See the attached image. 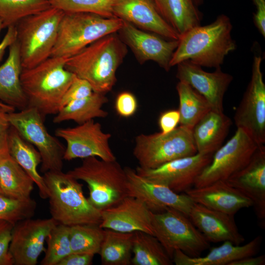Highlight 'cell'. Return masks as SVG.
I'll return each mask as SVG.
<instances>
[{
    "mask_svg": "<svg viewBox=\"0 0 265 265\" xmlns=\"http://www.w3.org/2000/svg\"><path fill=\"white\" fill-rule=\"evenodd\" d=\"M188 217L209 242L228 241L240 245L245 240L238 230L233 215L194 203Z\"/></svg>",
    "mask_w": 265,
    "mask_h": 265,
    "instance_id": "cell-22",
    "label": "cell"
},
{
    "mask_svg": "<svg viewBox=\"0 0 265 265\" xmlns=\"http://www.w3.org/2000/svg\"><path fill=\"white\" fill-rule=\"evenodd\" d=\"M123 21L89 13H65L51 56L69 58L96 40L117 32Z\"/></svg>",
    "mask_w": 265,
    "mask_h": 265,
    "instance_id": "cell-6",
    "label": "cell"
},
{
    "mask_svg": "<svg viewBox=\"0 0 265 265\" xmlns=\"http://www.w3.org/2000/svg\"><path fill=\"white\" fill-rule=\"evenodd\" d=\"M94 255L89 254L73 253L65 257L57 265H90Z\"/></svg>",
    "mask_w": 265,
    "mask_h": 265,
    "instance_id": "cell-43",
    "label": "cell"
},
{
    "mask_svg": "<svg viewBox=\"0 0 265 265\" xmlns=\"http://www.w3.org/2000/svg\"><path fill=\"white\" fill-rule=\"evenodd\" d=\"M152 223L153 235L171 259L176 250L190 257H198L210 246V242L189 218L175 209L166 208L161 212H152Z\"/></svg>",
    "mask_w": 265,
    "mask_h": 265,
    "instance_id": "cell-9",
    "label": "cell"
},
{
    "mask_svg": "<svg viewBox=\"0 0 265 265\" xmlns=\"http://www.w3.org/2000/svg\"><path fill=\"white\" fill-rule=\"evenodd\" d=\"M261 62V56L255 55L251 80L234 117L237 128L246 132L259 146L265 143V84Z\"/></svg>",
    "mask_w": 265,
    "mask_h": 265,
    "instance_id": "cell-12",
    "label": "cell"
},
{
    "mask_svg": "<svg viewBox=\"0 0 265 265\" xmlns=\"http://www.w3.org/2000/svg\"><path fill=\"white\" fill-rule=\"evenodd\" d=\"M67 173L87 184L88 201L101 211L117 205L128 196L126 174L116 160L88 157Z\"/></svg>",
    "mask_w": 265,
    "mask_h": 265,
    "instance_id": "cell-5",
    "label": "cell"
},
{
    "mask_svg": "<svg viewBox=\"0 0 265 265\" xmlns=\"http://www.w3.org/2000/svg\"><path fill=\"white\" fill-rule=\"evenodd\" d=\"M259 146L246 132L237 128L234 135L213 153L211 162L196 179L194 187L226 181L248 164Z\"/></svg>",
    "mask_w": 265,
    "mask_h": 265,
    "instance_id": "cell-11",
    "label": "cell"
},
{
    "mask_svg": "<svg viewBox=\"0 0 265 265\" xmlns=\"http://www.w3.org/2000/svg\"><path fill=\"white\" fill-rule=\"evenodd\" d=\"M152 212L140 200L130 196L101 211L99 226L123 233L142 231L153 235Z\"/></svg>",
    "mask_w": 265,
    "mask_h": 265,
    "instance_id": "cell-20",
    "label": "cell"
},
{
    "mask_svg": "<svg viewBox=\"0 0 265 265\" xmlns=\"http://www.w3.org/2000/svg\"><path fill=\"white\" fill-rule=\"evenodd\" d=\"M176 90L179 99V124L192 130L211 107L203 96L186 83L179 81Z\"/></svg>",
    "mask_w": 265,
    "mask_h": 265,
    "instance_id": "cell-33",
    "label": "cell"
},
{
    "mask_svg": "<svg viewBox=\"0 0 265 265\" xmlns=\"http://www.w3.org/2000/svg\"><path fill=\"white\" fill-rule=\"evenodd\" d=\"M0 195H3V194L2 193V191H1V188H0Z\"/></svg>",
    "mask_w": 265,
    "mask_h": 265,
    "instance_id": "cell-51",
    "label": "cell"
},
{
    "mask_svg": "<svg viewBox=\"0 0 265 265\" xmlns=\"http://www.w3.org/2000/svg\"><path fill=\"white\" fill-rule=\"evenodd\" d=\"M163 19L181 36L200 25L202 15L194 0H153Z\"/></svg>",
    "mask_w": 265,
    "mask_h": 265,
    "instance_id": "cell-29",
    "label": "cell"
},
{
    "mask_svg": "<svg viewBox=\"0 0 265 265\" xmlns=\"http://www.w3.org/2000/svg\"><path fill=\"white\" fill-rule=\"evenodd\" d=\"M248 197L262 227L265 224V147L259 146L248 164L225 181Z\"/></svg>",
    "mask_w": 265,
    "mask_h": 265,
    "instance_id": "cell-19",
    "label": "cell"
},
{
    "mask_svg": "<svg viewBox=\"0 0 265 265\" xmlns=\"http://www.w3.org/2000/svg\"><path fill=\"white\" fill-rule=\"evenodd\" d=\"M117 33L96 40L66 60L65 68L86 80L93 92L106 94L117 81V69L127 53Z\"/></svg>",
    "mask_w": 265,
    "mask_h": 265,
    "instance_id": "cell-2",
    "label": "cell"
},
{
    "mask_svg": "<svg viewBox=\"0 0 265 265\" xmlns=\"http://www.w3.org/2000/svg\"><path fill=\"white\" fill-rule=\"evenodd\" d=\"M256 6L253 20L256 27L262 35L265 37V0H253Z\"/></svg>",
    "mask_w": 265,
    "mask_h": 265,
    "instance_id": "cell-44",
    "label": "cell"
},
{
    "mask_svg": "<svg viewBox=\"0 0 265 265\" xmlns=\"http://www.w3.org/2000/svg\"><path fill=\"white\" fill-rule=\"evenodd\" d=\"M262 242L261 235L242 245H235L226 241L220 246L212 249L204 257H190L181 250H176L172 260L176 265H229L233 262L256 255L259 251Z\"/></svg>",
    "mask_w": 265,
    "mask_h": 265,
    "instance_id": "cell-24",
    "label": "cell"
},
{
    "mask_svg": "<svg viewBox=\"0 0 265 265\" xmlns=\"http://www.w3.org/2000/svg\"><path fill=\"white\" fill-rule=\"evenodd\" d=\"M177 65L176 77L179 81L187 83L203 96L212 110L223 112L224 94L233 80L232 76L223 72L221 67L213 72H206L189 60Z\"/></svg>",
    "mask_w": 265,
    "mask_h": 265,
    "instance_id": "cell-18",
    "label": "cell"
},
{
    "mask_svg": "<svg viewBox=\"0 0 265 265\" xmlns=\"http://www.w3.org/2000/svg\"><path fill=\"white\" fill-rule=\"evenodd\" d=\"M104 230L99 225L81 224L70 227L72 252L99 254L104 239Z\"/></svg>",
    "mask_w": 265,
    "mask_h": 265,
    "instance_id": "cell-35",
    "label": "cell"
},
{
    "mask_svg": "<svg viewBox=\"0 0 265 265\" xmlns=\"http://www.w3.org/2000/svg\"><path fill=\"white\" fill-rule=\"evenodd\" d=\"M8 49L7 59L0 66V101L20 110L28 104L21 84L23 67L17 40Z\"/></svg>",
    "mask_w": 265,
    "mask_h": 265,
    "instance_id": "cell-25",
    "label": "cell"
},
{
    "mask_svg": "<svg viewBox=\"0 0 265 265\" xmlns=\"http://www.w3.org/2000/svg\"><path fill=\"white\" fill-rule=\"evenodd\" d=\"M229 18L219 15L210 24L194 26L182 35L170 62V67L189 60L201 67L219 68L225 56L236 49Z\"/></svg>",
    "mask_w": 265,
    "mask_h": 265,
    "instance_id": "cell-1",
    "label": "cell"
},
{
    "mask_svg": "<svg viewBox=\"0 0 265 265\" xmlns=\"http://www.w3.org/2000/svg\"><path fill=\"white\" fill-rule=\"evenodd\" d=\"M46 241L47 248L41 265H57L65 257L72 253L70 226L57 224L50 232Z\"/></svg>",
    "mask_w": 265,
    "mask_h": 265,
    "instance_id": "cell-36",
    "label": "cell"
},
{
    "mask_svg": "<svg viewBox=\"0 0 265 265\" xmlns=\"http://www.w3.org/2000/svg\"><path fill=\"white\" fill-rule=\"evenodd\" d=\"M51 6L49 0H0V19L4 28Z\"/></svg>",
    "mask_w": 265,
    "mask_h": 265,
    "instance_id": "cell-34",
    "label": "cell"
},
{
    "mask_svg": "<svg viewBox=\"0 0 265 265\" xmlns=\"http://www.w3.org/2000/svg\"><path fill=\"white\" fill-rule=\"evenodd\" d=\"M8 119L10 126L39 152L43 173L62 170L65 147L48 132L45 118L35 108L28 106L18 112H11Z\"/></svg>",
    "mask_w": 265,
    "mask_h": 265,
    "instance_id": "cell-10",
    "label": "cell"
},
{
    "mask_svg": "<svg viewBox=\"0 0 265 265\" xmlns=\"http://www.w3.org/2000/svg\"><path fill=\"white\" fill-rule=\"evenodd\" d=\"M64 13L51 6L16 25L23 69L33 67L51 56Z\"/></svg>",
    "mask_w": 265,
    "mask_h": 265,
    "instance_id": "cell-7",
    "label": "cell"
},
{
    "mask_svg": "<svg viewBox=\"0 0 265 265\" xmlns=\"http://www.w3.org/2000/svg\"><path fill=\"white\" fill-rule=\"evenodd\" d=\"M55 135L66 142L64 160L91 157L106 161L116 160L109 145L111 134L105 132L102 125L94 120L74 127L58 128Z\"/></svg>",
    "mask_w": 265,
    "mask_h": 265,
    "instance_id": "cell-13",
    "label": "cell"
},
{
    "mask_svg": "<svg viewBox=\"0 0 265 265\" xmlns=\"http://www.w3.org/2000/svg\"><path fill=\"white\" fill-rule=\"evenodd\" d=\"M15 108L0 101V134H6L10 127L8 115Z\"/></svg>",
    "mask_w": 265,
    "mask_h": 265,
    "instance_id": "cell-46",
    "label": "cell"
},
{
    "mask_svg": "<svg viewBox=\"0 0 265 265\" xmlns=\"http://www.w3.org/2000/svg\"><path fill=\"white\" fill-rule=\"evenodd\" d=\"M7 134H0V156L8 152Z\"/></svg>",
    "mask_w": 265,
    "mask_h": 265,
    "instance_id": "cell-48",
    "label": "cell"
},
{
    "mask_svg": "<svg viewBox=\"0 0 265 265\" xmlns=\"http://www.w3.org/2000/svg\"><path fill=\"white\" fill-rule=\"evenodd\" d=\"M8 153L11 157L33 180L43 199H47L48 191L44 178L38 171L41 163V157L38 150L23 138L10 126L7 134Z\"/></svg>",
    "mask_w": 265,
    "mask_h": 265,
    "instance_id": "cell-27",
    "label": "cell"
},
{
    "mask_svg": "<svg viewBox=\"0 0 265 265\" xmlns=\"http://www.w3.org/2000/svg\"><path fill=\"white\" fill-rule=\"evenodd\" d=\"M114 16L135 26L170 40L180 35L161 16L153 0H113Z\"/></svg>",
    "mask_w": 265,
    "mask_h": 265,
    "instance_id": "cell-21",
    "label": "cell"
},
{
    "mask_svg": "<svg viewBox=\"0 0 265 265\" xmlns=\"http://www.w3.org/2000/svg\"><path fill=\"white\" fill-rule=\"evenodd\" d=\"M36 208V203L32 198L20 200L0 195V220L7 221L13 225L31 218Z\"/></svg>",
    "mask_w": 265,
    "mask_h": 265,
    "instance_id": "cell-38",
    "label": "cell"
},
{
    "mask_svg": "<svg viewBox=\"0 0 265 265\" xmlns=\"http://www.w3.org/2000/svg\"><path fill=\"white\" fill-rule=\"evenodd\" d=\"M180 115L177 109H170L162 112L159 118L160 132L166 133L174 130L179 124Z\"/></svg>",
    "mask_w": 265,
    "mask_h": 265,
    "instance_id": "cell-42",
    "label": "cell"
},
{
    "mask_svg": "<svg viewBox=\"0 0 265 265\" xmlns=\"http://www.w3.org/2000/svg\"><path fill=\"white\" fill-rule=\"evenodd\" d=\"M133 233L104 230L99 254L104 265H129L132 255Z\"/></svg>",
    "mask_w": 265,
    "mask_h": 265,
    "instance_id": "cell-32",
    "label": "cell"
},
{
    "mask_svg": "<svg viewBox=\"0 0 265 265\" xmlns=\"http://www.w3.org/2000/svg\"><path fill=\"white\" fill-rule=\"evenodd\" d=\"M117 32L140 63L151 60L166 71L169 70L170 62L179 40H165L158 34L141 29L124 21Z\"/></svg>",
    "mask_w": 265,
    "mask_h": 265,
    "instance_id": "cell-17",
    "label": "cell"
},
{
    "mask_svg": "<svg viewBox=\"0 0 265 265\" xmlns=\"http://www.w3.org/2000/svg\"><path fill=\"white\" fill-rule=\"evenodd\" d=\"M195 203L233 215L243 208L253 206L252 201L225 181L190 188L185 192Z\"/></svg>",
    "mask_w": 265,
    "mask_h": 265,
    "instance_id": "cell-23",
    "label": "cell"
},
{
    "mask_svg": "<svg viewBox=\"0 0 265 265\" xmlns=\"http://www.w3.org/2000/svg\"><path fill=\"white\" fill-rule=\"evenodd\" d=\"M67 58L50 56L22 70L21 84L28 106L35 108L44 118L58 112L63 96L76 76L65 68Z\"/></svg>",
    "mask_w": 265,
    "mask_h": 265,
    "instance_id": "cell-3",
    "label": "cell"
},
{
    "mask_svg": "<svg viewBox=\"0 0 265 265\" xmlns=\"http://www.w3.org/2000/svg\"><path fill=\"white\" fill-rule=\"evenodd\" d=\"M115 107L117 113L120 116L129 117L136 112L137 102L133 94L129 92H123L117 96Z\"/></svg>",
    "mask_w": 265,
    "mask_h": 265,
    "instance_id": "cell-41",
    "label": "cell"
},
{
    "mask_svg": "<svg viewBox=\"0 0 265 265\" xmlns=\"http://www.w3.org/2000/svg\"><path fill=\"white\" fill-rule=\"evenodd\" d=\"M43 177L48 189L51 217L58 224L100 225L101 211L85 197L83 185L78 180L62 170L49 171Z\"/></svg>",
    "mask_w": 265,
    "mask_h": 265,
    "instance_id": "cell-4",
    "label": "cell"
},
{
    "mask_svg": "<svg viewBox=\"0 0 265 265\" xmlns=\"http://www.w3.org/2000/svg\"><path fill=\"white\" fill-rule=\"evenodd\" d=\"M34 184L8 152L0 156V186L3 195L20 200L30 199Z\"/></svg>",
    "mask_w": 265,
    "mask_h": 265,
    "instance_id": "cell-28",
    "label": "cell"
},
{
    "mask_svg": "<svg viewBox=\"0 0 265 265\" xmlns=\"http://www.w3.org/2000/svg\"><path fill=\"white\" fill-rule=\"evenodd\" d=\"M108 101L106 94L93 92L87 97L71 102L61 107L53 122L57 124L72 120L79 125L95 118H106L108 112L103 106Z\"/></svg>",
    "mask_w": 265,
    "mask_h": 265,
    "instance_id": "cell-30",
    "label": "cell"
},
{
    "mask_svg": "<svg viewBox=\"0 0 265 265\" xmlns=\"http://www.w3.org/2000/svg\"><path fill=\"white\" fill-rule=\"evenodd\" d=\"M131 263L133 265H171L173 262L163 246L153 235L133 232Z\"/></svg>",
    "mask_w": 265,
    "mask_h": 265,
    "instance_id": "cell-31",
    "label": "cell"
},
{
    "mask_svg": "<svg viewBox=\"0 0 265 265\" xmlns=\"http://www.w3.org/2000/svg\"><path fill=\"white\" fill-rule=\"evenodd\" d=\"M93 92L91 86L86 80L75 76L63 96L60 109L71 102L90 96Z\"/></svg>",
    "mask_w": 265,
    "mask_h": 265,
    "instance_id": "cell-39",
    "label": "cell"
},
{
    "mask_svg": "<svg viewBox=\"0 0 265 265\" xmlns=\"http://www.w3.org/2000/svg\"><path fill=\"white\" fill-rule=\"evenodd\" d=\"M212 155L197 153L172 160L155 169H146L138 166L135 170L140 175L163 184L180 193L194 186L198 176L211 162Z\"/></svg>",
    "mask_w": 265,
    "mask_h": 265,
    "instance_id": "cell-16",
    "label": "cell"
},
{
    "mask_svg": "<svg viewBox=\"0 0 265 265\" xmlns=\"http://www.w3.org/2000/svg\"><path fill=\"white\" fill-rule=\"evenodd\" d=\"M14 225L7 221L0 220V265H14L9 252Z\"/></svg>",
    "mask_w": 265,
    "mask_h": 265,
    "instance_id": "cell-40",
    "label": "cell"
},
{
    "mask_svg": "<svg viewBox=\"0 0 265 265\" xmlns=\"http://www.w3.org/2000/svg\"><path fill=\"white\" fill-rule=\"evenodd\" d=\"M265 264V256H252L242 258L233 262L229 265H264Z\"/></svg>",
    "mask_w": 265,
    "mask_h": 265,
    "instance_id": "cell-47",
    "label": "cell"
},
{
    "mask_svg": "<svg viewBox=\"0 0 265 265\" xmlns=\"http://www.w3.org/2000/svg\"><path fill=\"white\" fill-rule=\"evenodd\" d=\"M197 6L201 5L203 2V0H194Z\"/></svg>",
    "mask_w": 265,
    "mask_h": 265,
    "instance_id": "cell-49",
    "label": "cell"
},
{
    "mask_svg": "<svg viewBox=\"0 0 265 265\" xmlns=\"http://www.w3.org/2000/svg\"><path fill=\"white\" fill-rule=\"evenodd\" d=\"M7 28V31L0 42V62L3 56L5 50L17 40V38L16 26H11Z\"/></svg>",
    "mask_w": 265,
    "mask_h": 265,
    "instance_id": "cell-45",
    "label": "cell"
},
{
    "mask_svg": "<svg viewBox=\"0 0 265 265\" xmlns=\"http://www.w3.org/2000/svg\"><path fill=\"white\" fill-rule=\"evenodd\" d=\"M52 6L65 13H89L106 17H114L113 0H49Z\"/></svg>",
    "mask_w": 265,
    "mask_h": 265,
    "instance_id": "cell-37",
    "label": "cell"
},
{
    "mask_svg": "<svg viewBox=\"0 0 265 265\" xmlns=\"http://www.w3.org/2000/svg\"><path fill=\"white\" fill-rule=\"evenodd\" d=\"M3 28H4L3 23L1 20L0 19V34Z\"/></svg>",
    "mask_w": 265,
    "mask_h": 265,
    "instance_id": "cell-50",
    "label": "cell"
},
{
    "mask_svg": "<svg viewBox=\"0 0 265 265\" xmlns=\"http://www.w3.org/2000/svg\"><path fill=\"white\" fill-rule=\"evenodd\" d=\"M197 153L192 130L180 125L162 133H141L134 140L133 155L140 167L155 169L172 160Z\"/></svg>",
    "mask_w": 265,
    "mask_h": 265,
    "instance_id": "cell-8",
    "label": "cell"
},
{
    "mask_svg": "<svg viewBox=\"0 0 265 265\" xmlns=\"http://www.w3.org/2000/svg\"><path fill=\"white\" fill-rule=\"evenodd\" d=\"M52 217L27 218L16 223L12 232L9 252L15 265H35L51 230L57 225Z\"/></svg>",
    "mask_w": 265,
    "mask_h": 265,
    "instance_id": "cell-15",
    "label": "cell"
},
{
    "mask_svg": "<svg viewBox=\"0 0 265 265\" xmlns=\"http://www.w3.org/2000/svg\"><path fill=\"white\" fill-rule=\"evenodd\" d=\"M124 169L128 196L143 202L153 212L172 208L188 217L194 202L186 194L176 193L163 184L140 175L131 167H126Z\"/></svg>",
    "mask_w": 265,
    "mask_h": 265,
    "instance_id": "cell-14",
    "label": "cell"
},
{
    "mask_svg": "<svg viewBox=\"0 0 265 265\" xmlns=\"http://www.w3.org/2000/svg\"><path fill=\"white\" fill-rule=\"evenodd\" d=\"M232 124L223 111L208 112L192 129L197 153L213 154L222 146Z\"/></svg>",
    "mask_w": 265,
    "mask_h": 265,
    "instance_id": "cell-26",
    "label": "cell"
}]
</instances>
